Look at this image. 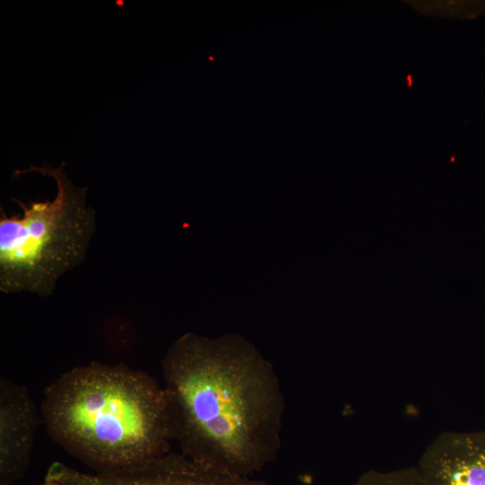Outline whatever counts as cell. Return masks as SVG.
I'll return each mask as SVG.
<instances>
[{
	"instance_id": "9",
	"label": "cell",
	"mask_w": 485,
	"mask_h": 485,
	"mask_svg": "<svg viewBox=\"0 0 485 485\" xmlns=\"http://www.w3.org/2000/svg\"><path fill=\"white\" fill-rule=\"evenodd\" d=\"M38 485H62L57 481H49V480H46L44 479V481L38 484Z\"/></svg>"
},
{
	"instance_id": "7",
	"label": "cell",
	"mask_w": 485,
	"mask_h": 485,
	"mask_svg": "<svg viewBox=\"0 0 485 485\" xmlns=\"http://www.w3.org/2000/svg\"><path fill=\"white\" fill-rule=\"evenodd\" d=\"M424 15L472 19L485 12V1H404Z\"/></svg>"
},
{
	"instance_id": "2",
	"label": "cell",
	"mask_w": 485,
	"mask_h": 485,
	"mask_svg": "<svg viewBox=\"0 0 485 485\" xmlns=\"http://www.w3.org/2000/svg\"><path fill=\"white\" fill-rule=\"evenodd\" d=\"M41 412L52 439L96 472L163 455L173 438L164 388L121 365L66 372L46 389Z\"/></svg>"
},
{
	"instance_id": "3",
	"label": "cell",
	"mask_w": 485,
	"mask_h": 485,
	"mask_svg": "<svg viewBox=\"0 0 485 485\" xmlns=\"http://www.w3.org/2000/svg\"><path fill=\"white\" fill-rule=\"evenodd\" d=\"M57 184L53 200L17 201L21 215L0 217V289L46 296L57 279L84 258L95 229L85 190L75 187L62 167L40 169Z\"/></svg>"
},
{
	"instance_id": "8",
	"label": "cell",
	"mask_w": 485,
	"mask_h": 485,
	"mask_svg": "<svg viewBox=\"0 0 485 485\" xmlns=\"http://www.w3.org/2000/svg\"><path fill=\"white\" fill-rule=\"evenodd\" d=\"M351 485H426L417 467L393 471H368Z\"/></svg>"
},
{
	"instance_id": "1",
	"label": "cell",
	"mask_w": 485,
	"mask_h": 485,
	"mask_svg": "<svg viewBox=\"0 0 485 485\" xmlns=\"http://www.w3.org/2000/svg\"><path fill=\"white\" fill-rule=\"evenodd\" d=\"M163 375L183 455L242 477L277 458L285 410L279 381L242 338L184 334L163 357Z\"/></svg>"
},
{
	"instance_id": "6",
	"label": "cell",
	"mask_w": 485,
	"mask_h": 485,
	"mask_svg": "<svg viewBox=\"0 0 485 485\" xmlns=\"http://www.w3.org/2000/svg\"><path fill=\"white\" fill-rule=\"evenodd\" d=\"M36 409L27 389L0 381V485H13L24 475L36 429Z\"/></svg>"
},
{
	"instance_id": "4",
	"label": "cell",
	"mask_w": 485,
	"mask_h": 485,
	"mask_svg": "<svg viewBox=\"0 0 485 485\" xmlns=\"http://www.w3.org/2000/svg\"><path fill=\"white\" fill-rule=\"evenodd\" d=\"M44 479L62 485H268L207 466L182 454L171 453L128 467L94 473L54 462Z\"/></svg>"
},
{
	"instance_id": "5",
	"label": "cell",
	"mask_w": 485,
	"mask_h": 485,
	"mask_svg": "<svg viewBox=\"0 0 485 485\" xmlns=\"http://www.w3.org/2000/svg\"><path fill=\"white\" fill-rule=\"evenodd\" d=\"M416 467L426 485H485V430L441 434Z\"/></svg>"
}]
</instances>
